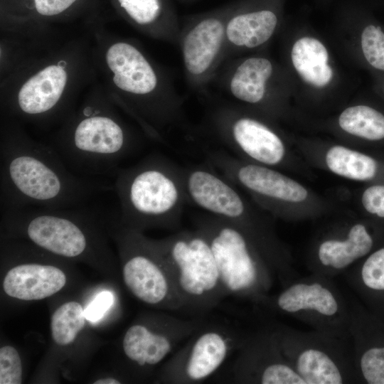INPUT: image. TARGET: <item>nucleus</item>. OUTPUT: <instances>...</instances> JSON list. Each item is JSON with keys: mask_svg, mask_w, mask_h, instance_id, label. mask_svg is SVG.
<instances>
[{"mask_svg": "<svg viewBox=\"0 0 384 384\" xmlns=\"http://www.w3.org/2000/svg\"><path fill=\"white\" fill-rule=\"evenodd\" d=\"M114 191L106 178L78 175L50 146L28 137L14 123L4 124L0 142V209L66 208L87 204Z\"/></svg>", "mask_w": 384, "mask_h": 384, "instance_id": "nucleus-1", "label": "nucleus"}, {"mask_svg": "<svg viewBox=\"0 0 384 384\" xmlns=\"http://www.w3.org/2000/svg\"><path fill=\"white\" fill-rule=\"evenodd\" d=\"M105 60L124 109L149 138L162 142L169 129L186 127L183 98L138 46L117 41L107 49Z\"/></svg>", "mask_w": 384, "mask_h": 384, "instance_id": "nucleus-2", "label": "nucleus"}, {"mask_svg": "<svg viewBox=\"0 0 384 384\" xmlns=\"http://www.w3.org/2000/svg\"><path fill=\"white\" fill-rule=\"evenodd\" d=\"M188 202L240 229L261 252L282 286L297 277L289 250L271 219L256 209L237 186L208 162L183 168Z\"/></svg>", "mask_w": 384, "mask_h": 384, "instance_id": "nucleus-3", "label": "nucleus"}, {"mask_svg": "<svg viewBox=\"0 0 384 384\" xmlns=\"http://www.w3.org/2000/svg\"><path fill=\"white\" fill-rule=\"evenodd\" d=\"M3 227L55 256L91 262L109 260L107 220L87 204L66 208L23 207L0 210Z\"/></svg>", "mask_w": 384, "mask_h": 384, "instance_id": "nucleus-4", "label": "nucleus"}, {"mask_svg": "<svg viewBox=\"0 0 384 384\" xmlns=\"http://www.w3.org/2000/svg\"><path fill=\"white\" fill-rule=\"evenodd\" d=\"M114 178L121 226L142 233L179 226L188 202L183 168L160 154H151L120 169Z\"/></svg>", "mask_w": 384, "mask_h": 384, "instance_id": "nucleus-5", "label": "nucleus"}, {"mask_svg": "<svg viewBox=\"0 0 384 384\" xmlns=\"http://www.w3.org/2000/svg\"><path fill=\"white\" fill-rule=\"evenodd\" d=\"M139 139L107 105L91 104L70 119L50 146L68 168L83 176L115 177Z\"/></svg>", "mask_w": 384, "mask_h": 384, "instance_id": "nucleus-6", "label": "nucleus"}, {"mask_svg": "<svg viewBox=\"0 0 384 384\" xmlns=\"http://www.w3.org/2000/svg\"><path fill=\"white\" fill-rule=\"evenodd\" d=\"M194 225L210 244L227 296L262 305L276 277L251 240L235 225L207 213Z\"/></svg>", "mask_w": 384, "mask_h": 384, "instance_id": "nucleus-7", "label": "nucleus"}, {"mask_svg": "<svg viewBox=\"0 0 384 384\" xmlns=\"http://www.w3.org/2000/svg\"><path fill=\"white\" fill-rule=\"evenodd\" d=\"M203 99L210 131L238 158L277 169L289 164L288 141L277 122L228 99L209 94Z\"/></svg>", "mask_w": 384, "mask_h": 384, "instance_id": "nucleus-8", "label": "nucleus"}, {"mask_svg": "<svg viewBox=\"0 0 384 384\" xmlns=\"http://www.w3.org/2000/svg\"><path fill=\"white\" fill-rule=\"evenodd\" d=\"M213 82L229 100L279 122L290 118L295 101L284 67L264 51L226 60Z\"/></svg>", "mask_w": 384, "mask_h": 384, "instance_id": "nucleus-9", "label": "nucleus"}, {"mask_svg": "<svg viewBox=\"0 0 384 384\" xmlns=\"http://www.w3.org/2000/svg\"><path fill=\"white\" fill-rule=\"evenodd\" d=\"M154 241L171 271L183 311L205 316L227 297L210 244L198 229Z\"/></svg>", "mask_w": 384, "mask_h": 384, "instance_id": "nucleus-10", "label": "nucleus"}, {"mask_svg": "<svg viewBox=\"0 0 384 384\" xmlns=\"http://www.w3.org/2000/svg\"><path fill=\"white\" fill-rule=\"evenodd\" d=\"M281 63L291 80L295 101L319 105L346 90V78L329 44L316 31H286Z\"/></svg>", "mask_w": 384, "mask_h": 384, "instance_id": "nucleus-11", "label": "nucleus"}, {"mask_svg": "<svg viewBox=\"0 0 384 384\" xmlns=\"http://www.w3.org/2000/svg\"><path fill=\"white\" fill-rule=\"evenodd\" d=\"M206 160L258 206L276 217L297 219L318 215V200L305 186L277 169L248 162L222 151H206Z\"/></svg>", "mask_w": 384, "mask_h": 384, "instance_id": "nucleus-12", "label": "nucleus"}, {"mask_svg": "<svg viewBox=\"0 0 384 384\" xmlns=\"http://www.w3.org/2000/svg\"><path fill=\"white\" fill-rule=\"evenodd\" d=\"M270 325L283 354L305 384L360 381L351 341L314 329L300 331L278 322Z\"/></svg>", "mask_w": 384, "mask_h": 384, "instance_id": "nucleus-13", "label": "nucleus"}, {"mask_svg": "<svg viewBox=\"0 0 384 384\" xmlns=\"http://www.w3.org/2000/svg\"><path fill=\"white\" fill-rule=\"evenodd\" d=\"M261 306L299 320L314 330L351 341L348 298L334 278L313 272L297 277L277 294H270Z\"/></svg>", "mask_w": 384, "mask_h": 384, "instance_id": "nucleus-14", "label": "nucleus"}, {"mask_svg": "<svg viewBox=\"0 0 384 384\" xmlns=\"http://www.w3.org/2000/svg\"><path fill=\"white\" fill-rule=\"evenodd\" d=\"M113 237L119 247L123 281L130 293L150 306L183 311L171 271L154 240L118 221Z\"/></svg>", "mask_w": 384, "mask_h": 384, "instance_id": "nucleus-15", "label": "nucleus"}, {"mask_svg": "<svg viewBox=\"0 0 384 384\" xmlns=\"http://www.w3.org/2000/svg\"><path fill=\"white\" fill-rule=\"evenodd\" d=\"M246 334L225 325L206 321L164 364L159 380L171 384L205 381L238 351Z\"/></svg>", "mask_w": 384, "mask_h": 384, "instance_id": "nucleus-16", "label": "nucleus"}, {"mask_svg": "<svg viewBox=\"0 0 384 384\" xmlns=\"http://www.w3.org/2000/svg\"><path fill=\"white\" fill-rule=\"evenodd\" d=\"M233 11L196 17L181 26L178 46L185 78L189 87L203 98L225 62L226 26Z\"/></svg>", "mask_w": 384, "mask_h": 384, "instance_id": "nucleus-17", "label": "nucleus"}, {"mask_svg": "<svg viewBox=\"0 0 384 384\" xmlns=\"http://www.w3.org/2000/svg\"><path fill=\"white\" fill-rule=\"evenodd\" d=\"M205 322L204 316L185 319L160 314L144 317L125 331L122 342L124 354L139 368L154 367Z\"/></svg>", "mask_w": 384, "mask_h": 384, "instance_id": "nucleus-18", "label": "nucleus"}, {"mask_svg": "<svg viewBox=\"0 0 384 384\" xmlns=\"http://www.w3.org/2000/svg\"><path fill=\"white\" fill-rule=\"evenodd\" d=\"M233 380L251 384H305L283 354L270 325L248 333L236 351Z\"/></svg>", "mask_w": 384, "mask_h": 384, "instance_id": "nucleus-19", "label": "nucleus"}, {"mask_svg": "<svg viewBox=\"0 0 384 384\" xmlns=\"http://www.w3.org/2000/svg\"><path fill=\"white\" fill-rule=\"evenodd\" d=\"M373 244V237L362 223L336 225L314 240L307 255V268L310 272L334 278L366 257Z\"/></svg>", "mask_w": 384, "mask_h": 384, "instance_id": "nucleus-20", "label": "nucleus"}, {"mask_svg": "<svg viewBox=\"0 0 384 384\" xmlns=\"http://www.w3.org/2000/svg\"><path fill=\"white\" fill-rule=\"evenodd\" d=\"M68 75L60 63L41 69L24 82L9 104L13 114L44 122L62 113Z\"/></svg>", "mask_w": 384, "mask_h": 384, "instance_id": "nucleus-21", "label": "nucleus"}, {"mask_svg": "<svg viewBox=\"0 0 384 384\" xmlns=\"http://www.w3.org/2000/svg\"><path fill=\"white\" fill-rule=\"evenodd\" d=\"M279 14L270 7L233 11L226 26L225 62L241 55L262 52L279 33ZM224 62V63H225Z\"/></svg>", "mask_w": 384, "mask_h": 384, "instance_id": "nucleus-22", "label": "nucleus"}, {"mask_svg": "<svg viewBox=\"0 0 384 384\" xmlns=\"http://www.w3.org/2000/svg\"><path fill=\"white\" fill-rule=\"evenodd\" d=\"M64 271L53 265L27 262L11 267L3 280L10 297L23 301L41 300L60 291L66 284Z\"/></svg>", "mask_w": 384, "mask_h": 384, "instance_id": "nucleus-23", "label": "nucleus"}, {"mask_svg": "<svg viewBox=\"0 0 384 384\" xmlns=\"http://www.w3.org/2000/svg\"><path fill=\"white\" fill-rule=\"evenodd\" d=\"M324 126L331 132L349 139H384V114L364 102L346 105L328 119Z\"/></svg>", "mask_w": 384, "mask_h": 384, "instance_id": "nucleus-24", "label": "nucleus"}, {"mask_svg": "<svg viewBox=\"0 0 384 384\" xmlns=\"http://www.w3.org/2000/svg\"><path fill=\"white\" fill-rule=\"evenodd\" d=\"M343 50L359 65L374 73L384 74V28L366 23L338 31Z\"/></svg>", "mask_w": 384, "mask_h": 384, "instance_id": "nucleus-25", "label": "nucleus"}, {"mask_svg": "<svg viewBox=\"0 0 384 384\" xmlns=\"http://www.w3.org/2000/svg\"><path fill=\"white\" fill-rule=\"evenodd\" d=\"M129 19L151 37L178 45L181 26L162 0H117Z\"/></svg>", "mask_w": 384, "mask_h": 384, "instance_id": "nucleus-26", "label": "nucleus"}, {"mask_svg": "<svg viewBox=\"0 0 384 384\" xmlns=\"http://www.w3.org/2000/svg\"><path fill=\"white\" fill-rule=\"evenodd\" d=\"M323 151V164L336 176L365 181L371 180L377 174L376 161L364 153L338 144L326 146Z\"/></svg>", "mask_w": 384, "mask_h": 384, "instance_id": "nucleus-27", "label": "nucleus"}, {"mask_svg": "<svg viewBox=\"0 0 384 384\" xmlns=\"http://www.w3.org/2000/svg\"><path fill=\"white\" fill-rule=\"evenodd\" d=\"M342 275L348 285L363 296L384 292V247L368 254Z\"/></svg>", "mask_w": 384, "mask_h": 384, "instance_id": "nucleus-28", "label": "nucleus"}, {"mask_svg": "<svg viewBox=\"0 0 384 384\" xmlns=\"http://www.w3.org/2000/svg\"><path fill=\"white\" fill-rule=\"evenodd\" d=\"M86 320L85 309L79 302L63 303L51 316L50 331L53 341L61 346L72 343L84 328Z\"/></svg>", "mask_w": 384, "mask_h": 384, "instance_id": "nucleus-29", "label": "nucleus"}, {"mask_svg": "<svg viewBox=\"0 0 384 384\" xmlns=\"http://www.w3.org/2000/svg\"><path fill=\"white\" fill-rule=\"evenodd\" d=\"M22 383V366L19 353L11 346L0 348V384Z\"/></svg>", "mask_w": 384, "mask_h": 384, "instance_id": "nucleus-30", "label": "nucleus"}, {"mask_svg": "<svg viewBox=\"0 0 384 384\" xmlns=\"http://www.w3.org/2000/svg\"><path fill=\"white\" fill-rule=\"evenodd\" d=\"M361 203L368 213L384 218V185L367 188L363 192Z\"/></svg>", "mask_w": 384, "mask_h": 384, "instance_id": "nucleus-31", "label": "nucleus"}, {"mask_svg": "<svg viewBox=\"0 0 384 384\" xmlns=\"http://www.w3.org/2000/svg\"><path fill=\"white\" fill-rule=\"evenodd\" d=\"M113 302L114 297L110 292L103 291L99 293L85 309L87 320L92 322L100 320L112 305Z\"/></svg>", "mask_w": 384, "mask_h": 384, "instance_id": "nucleus-32", "label": "nucleus"}, {"mask_svg": "<svg viewBox=\"0 0 384 384\" xmlns=\"http://www.w3.org/2000/svg\"><path fill=\"white\" fill-rule=\"evenodd\" d=\"M76 0H34L36 9L43 16L59 14L69 8Z\"/></svg>", "mask_w": 384, "mask_h": 384, "instance_id": "nucleus-33", "label": "nucleus"}, {"mask_svg": "<svg viewBox=\"0 0 384 384\" xmlns=\"http://www.w3.org/2000/svg\"><path fill=\"white\" fill-rule=\"evenodd\" d=\"M374 78V89L384 97V74L372 73Z\"/></svg>", "mask_w": 384, "mask_h": 384, "instance_id": "nucleus-34", "label": "nucleus"}, {"mask_svg": "<svg viewBox=\"0 0 384 384\" xmlns=\"http://www.w3.org/2000/svg\"><path fill=\"white\" fill-rule=\"evenodd\" d=\"M94 384H119L121 382L114 378L107 377L96 380L93 382Z\"/></svg>", "mask_w": 384, "mask_h": 384, "instance_id": "nucleus-35", "label": "nucleus"}]
</instances>
